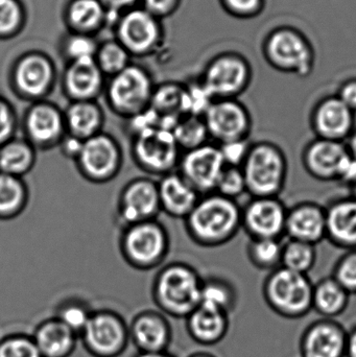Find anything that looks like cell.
Listing matches in <instances>:
<instances>
[{"label":"cell","instance_id":"37","mask_svg":"<svg viewBox=\"0 0 356 357\" xmlns=\"http://www.w3.org/2000/svg\"><path fill=\"white\" fill-rule=\"evenodd\" d=\"M171 132L182 153L194 150L210 142L204 119L196 115H186L182 117Z\"/></svg>","mask_w":356,"mask_h":357},{"label":"cell","instance_id":"3","mask_svg":"<svg viewBox=\"0 0 356 357\" xmlns=\"http://www.w3.org/2000/svg\"><path fill=\"white\" fill-rule=\"evenodd\" d=\"M242 169L250 197H279L288 180V158L278 144L261 140L251 144Z\"/></svg>","mask_w":356,"mask_h":357},{"label":"cell","instance_id":"27","mask_svg":"<svg viewBox=\"0 0 356 357\" xmlns=\"http://www.w3.org/2000/svg\"><path fill=\"white\" fill-rule=\"evenodd\" d=\"M67 134L85 140L102 132L106 116L96 100L70 102L64 110Z\"/></svg>","mask_w":356,"mask_h":357},{"label":"cell","instance_id":"21","mask_svg":"<svg viewBox=\"0 0 356 357\" xmlns=\"http://www.w3.org/2000/svg\"><path fill=\"white\" fill-rule=\"evenodd\" d=\"M286 236L315 245L325 241V207L316 202L304 201L288 208Z\"/></svg>","mask_w":356,"mask_h":357},{"label":"cell","instance_id":"32","mask_svg":"<svg viewBox=\"0 0 356 357\" xmlns=\"http://www.w3.org/2000/svg\"><path fill=\"white\" fill-rule=\"evenodd\" d=\"M38 151L24 137H14L0 146V173L23 178L37 162Z\"/></svg>","mask_w":356,"mask_h":357},{"label":"cell","instance_id":"50","mask_svg":"<svg viewBox=\"0 0 356 357\" xmlns=\"http://www.w3.org/2000/svg\"><path fill=\"white\" fill-rule=\"evenodd\" d=\"M350 110L356 113V79L344 82L336 94Z\"/></svg>","mask_w":356,"mask_h":357},{"label":"cell","instance_id":"15","mask_svg":"<svg viewBox=\"0 0 356 357\" xmlns=\"http://www.w3.org/2000/svg\"><path fill=\"white\" fill-rule=\"evenodd\" d=\"M288 208L279 197H250L242 207V230L254 238L284 239Z\"/></svg>","mask_w":356,"mask_h":357},{"label":"cell","instance_id":"54","mask_svg":"<svg viewBox=\"0 0 356 357\" xmlns=\"http://www.w3.org/2000/svg\"><path fill=\"white\" fill-rule=\"evenodd\" d=\"M345 144H346L349 154L356 159V127L353 130V133H351V135L349 136L348 139L345 142Z\"/></svg>","mask_w":356,"mask_h":357},{"label":"cell","instance_id":"17","mask_svg":"<svg viewBox=\"0 0 356 357\" xmlns=\"http://www.w3.org/2000/svg\"><path fill=\"white\" fill-rule=\"evenodd\" d=\"M309 125L315 137L346 142L356 127V113L336 96L321 98L314 106Z\"/></svg>","mask_w":356,"mask_h":357},{"label":"cell","instance_id":"16","mask_svg":"<svg viewBox=\"0 0 356 357\" xmlns=\"http://www.w3.org/2000/svg\"><path fill=\"white\" fill-rule=\"evenodd\" d=\"M219 146L204 144L182 153L177 172L201 195L215 192L222 172L225 169Z\"/></svg>","mask_w":356,"mask_h":357},{"label":"cell","instance_id":"56","mask_svg":"<svg viewBox=\"0 0 356 357\" xmlns=\"http://www.w3.org/2000/svg\"><path fill=\"white\" fill-rule=\"evenodd\" d=\"M136 357H173L167 354V352H159V354H139Z\"/></svg>","mask_w":356,"mask_h":357},{"label":"cell","instance_id":"8","mask_svg":"<svg viewBox=\"0 0 356 357\" xmlns=\"http://www.w3.org/2000/svg\"><path fill=\"white\" fill-rule=\"evenodd\" d=\"M75 165L88 182L106 184L114 180L123 169V149L114 136L102 131L83 142Z\"/></svg>","mask_w":356,"mask_h":357},{"label":"cell","instance_id":"9","mask_svg":"<svg viewBox=\"0 0 356 357\" xmlns=\"http://www.w3.org/2000/svg\"><path fill=\"white\" fill-rule=\"evenodd\" d=\"M265 54L270 64L282 73L307 77L313 71L315 54L311 43L291 27L276 29L268 37Z\"/></svg>","mask_w":356,"mask_h":357},{"label":"cell","instance_id":"30","mask_svg":"<svg viewBox=\"0 0 356 357\" xmlns=\"http://www.w3.org/2000/svg\"><path fill=\"white\" fill-rule=\"evenodd\" d=\"M119 33L125 45L136 52H144L156 42L158 25L146 10H132L121 20Z\"/></svg>","mask_w":356,"mask_h":357},{"label":"cell","instance_id":"47","mask_svg":"<svg viewBox=\"0 0 356 357\" xmlns=\"http://www.w3.org/2000/svg\"><path fill=\"white\" fill-rule=\"evenodd\" d=\"M69 56L73 61L87 60V59H94V54L96 52V45L93 40L88 37H73L69 41L67 46Z\"/></svg>","mask_w":356,"mask_h":357},{"label":"cell","instance_id":"53","mask_svg":"<svg viewBox=\"0 0 356 357\" xmlns=\"http://www.w3.org/2000/svg\"><path fill=\"white\" fill-rule=\"evenodd\" d=\"M346 357H356V326L347 333Z\"/></svg>","mask_w":356,"mask_h":357},{"label":"cell","instance_id":"39","mask_svg":"<svg viewBox=\"0 0 356 357\" xmlns=\"http://www.w3.org/2000/svg\"><path fill=\"white\" fill-rule=\"evenodd\" d=\"M91 314L86 304L77 300H68L58 308L56 318L79 337Z\"/></svg>","mask_w":356,"mask_h":357},{"label":"cell","instance_id":"11","mask_svg":"<svg viewBox=\"0 0 356 357\" xmlns=\"http://www.w3.org/2000/svg\"><path fill=\"white\" fill-rule=\"evenodd\" d=\"M22 131L37 151L58 148L67 134L64 110L46 100L31 102L23 115Z\"/></svg>","mask_w":356,"mask_h":357},{"label":"cell","instance_id":"35","mask_svg":"<svg viewBox=\"0 0 356 357\" xmlns=\"http://www.w3.org/2000/svg\"><path fill=\"white\" fill-rule=\"evenodd\" d=\"M284 239H250L247 245V256L251 264L261 271H272L281 266Z\"/></svg>","mask_w":356,"mask_h":357},{"label":"cell","instance_id":"6","mask_svg":"<svg viewBox=\"0 0 356 357\" xmlns=\"http://www.w3.org/2000/svg\"><path fill=\"white\" fill-rule=\"evenodd\" d=\"M130 140L132 159L144 173L161 178L177 171L182 151L173 132L163 128H153Z\"/></svg>","mask_w":356,"mask_h":357},{"label":"cell","instance_id":"33","mask_svg":"<svg viewBox=\"0 0 356 357\" xmlns=\"http://www.w3.org/2000/svg\"><path fill=\"white\" fill-rule=\"evenodd\" d=\"M29 201V189L23 178L0 173V218L20 215Z\"/></svg>","mask_w":356,"mask_h":357},{"label":"cell","instance_id":"20","mask_svg":"<svg viewBox=\"0 0 356 357\" xmlns=\"http://www.w3.org/2000/svg\"><path fill=\"white\" fill-rule=\"evenodd\" d=\"M14 87L19 98L35 102L45 100L52 91L54 73L52 64L39 56L23 59L14 73Z\"/></svg>","mask_w":356,"mask_h":357},{"label":"cell","instance_id":"51","mask_svg":"<svg viewBox=\"0 0 356 357\" xmlns=\"http://www.w3.org/2000/svg\"><path fill=\"white\" fill-rule=\"evenodd\" d=\"M338 182L346 185L350 188L356 183V159L353 156H349L342 167L340 176H339Z\"/></svg>","mask_w":356,"mask_h":357},{"label":"cell","instance_id":"41","mask_svg":"<svg viewBox=\"0 0 356 357\" xmlns=\"http://www.w3.org/2000/svg\"><path fill=\"white\" fill-rule=\"evenodd\" d=\"M98 65L102 73L115 75L129 66V54L119 44L110 42L105 44L98 52Z\"/></svg>","mask_w":356,"mask_h":357},{"label":"cell","instance_id":"12","mask_svg":"<svg viewBox=\"0 0 356 357\" xmlns=\"http://www.w3.org/2000/svg\"><path fill=\"white\" fill-rule=\"evenodd\" d=\"M203 119L215 144L249 139L252 132V115L238 98L213 100Z\"/></svg>","mask_w":356,"mask_h":357},{"label":"cell","instance_id":"55","mask_svg":"<svg viewBox=\"0 0 356 357\" xmlns=\"http://www.w3.org/2000/svg\"><path fill=\"white\" fill-rule=\"evenodd\" d=\"M105 1L110 4V6H114V8H121V6L134 3L136 0H105Z\"/></svg>","mask_w":356,"mask_h":357},{"label":"cell","instance_id":"19","mask_svg":"<svg viewBox=\"0 0 356 357\" xmlns=\"http://www.w3.org/2000/svg\"><path fill=\"white\" fill-rule=\"evenodd\" d=\"M347 333L348 331L332 319L315 321L301 337V356L346 357Z\"/></svg>","mask_w":356,"mask_h":357},{"label":"cell","instance_id":"45","mask_svg":"<svg viewBox=\"0 0 356 357\" xmlns=\"http://www.w3.org/2000/svg\"><path fill=\"white\" fill-rule=\"evenodd\" d=\"M18 117L12 105L0 98V146L16 137Z\"/></svg>","mask_w":356,"mask_h":357},{"label":"cell","instance_id":"38","mask_svg":"<svg viewBox=\"0 0 356 357\" xmlns=\"http://www.w3.org/2000/svg\"><path fill=\"white\" fill-rule=\"evenodd\" d=\"M104 8L98 0H75L69 10L71 22L81 29H92L100 24Z\"/></svg>","mask_w":356,"mask_h":357},{"label":"cell","instance_id":"46","mask_svg":"<svg viewBox=\"0 0 356 357\" xmlns=\"http://www.w3.org/2000/svg\"><path fill=\"white\" fill-rule=\"evenodd\" d=\"M223 3L234 16L248 18L261 12L265 0H223Z\"/></svg>","mask_w":356,"mask_h":357},{"label":"cell","instance_id":"49","mask_svg":"<svg viewBox=\"0 0 356 357\" xmlns=\"http://www.w3.org/2000/svg\"><path fill=\"white\" fill-rule=\"evenodd\" d=\"M83 142V140L73 137V136L69 135V134H66L64 138H63L62 142H61V144H59L58 148L60 149L61 154H62L65 158L75 161V159L79 157V153H81Z\"/></svg>","mask_w":356,"mask_h":357},{"label":"cell","instance_id":"57","mask_svg":"<svg viewBox=\"0 0 356 357\" xmlns=\"http://www.w3.org/2000/svg\"><path fill=\"white\" fill-rule=\"evenodd\" d=\"M351 197H355L356 199V183L350 187Z\"/></svg>","mask_w":356,"mask_h":357},{"label":"cell","instance_id":"42","mask_svg":"<svg viewBox=\"0 0 356 357\" xmlns=\"http://www.w3.org/2000/svg\"><path fill=\"white\" fill-rule=\"evenodd\" d=\"M0 357H43L33 337L14 335L0 341Z\"/></svg>","mask_w":356,"mask_h":357},{"label":"cell","instance_id":"18","mask_svg":"<svg viewBox=\"0 0 356 357\" xmlns=\"http://www.w3.org/2000/svg\"><path fill=\"white\" fill-rule=\"evenodd\" d=\"M350 154L345 142L314 138L301 155L305 172L320 182H338L342 167Z\"/></svg>","mask_w":356,"mask_h":357},{"label":"cell","instance_id":"7","mask_svg":"<svg viewBox=\"0 0 356 357\" xmlns=\"http://www.w3.org/2000/svg\"><path fill=\"white\" fill-rule=\"evenodd\" d=\"M154 85L146 70L137 66H127L113 75L106 88V102L117 116L127 119L150 107Z\"/></svg>","mask_w":356,"mask_h":357},{"label":"cell","instance_id":"52","mask_svg":"<svg viewBox=\"0 0 356 357\" xmlns=\"http://www.w3.org/2000/svg\"><path fill=\"white\" fill-rule=\"evenodd\" d=\"M146 6L155 13H165L171 10L175 0H146Z\"/></svg>","mask_w":356,"mask_h":357},{"label":"cell","instance_id":"40","mask_svg":"<svg viewBox=\"0 0 356 357\" xmlns=\"http://www.w3.org/2000/svg\"><path fill=\"white\" fill-rule=\"evenodd\" d=\"M215 192L234 201H238V197H242L244 195H248L242 167L226 165L217 181Z\"/></svg>","mask_w":356,"mask_h":357},{"label":"cell","instance_id":"5","mask_svg":"<svg viewBox=\"0 0 356 357\" xmlns=\"http://www.w3.org/2000/svg\"><path fill=\"white\" fill-rule=\"evenodd\" d=\"M171 239L158 220H146L121 228L119 251L125 261L135 270L159 268L167 259Z\"/></svg>","mask_w":356,"mask_h":357},{"label":"cell","instance_id":"1","mask_svg":"<svg viewBox=\"0 0 356 357\" xmlns=\"http://www.w3.org/2000/svg\"><path fill=\"white\" fill-rule=\"evenodd\" d=\"M186 233L196 245L219 248L227 245L242 230V206L217 192L201 195L184 220Z\"/></svg>","mask_w":356,"mask_h":357},{"label":"cell","instance_id":"43","mask_svg":"<svg viewBox=\"0 0 356 357\" xmlns=\"http://www.w3.org/2000/svg\"><path fill=\"white\" fill-rule=\"evenodd\" d=\"M332 277L350 295H356V250L346 251L338 260Z\"/></svg>","mask_w":356,"mask_h":357},{"label":"cell","instance_id":"25","mask_svg":"<svg viewBox=\"0 0 356 357\" xmlns=\"http://www.w3.org/2000/svg\"><path fill=\"white\" fill-rule=\"evenodd\" d=\"M161 212L185 220L200 199L201 195L177 171L159 178Z\"/></svg>","mask_w":356,"mask_h":357},{"label":"cell","instance_id":"28","mask_svg":"<svg viewBox=\"0 0 356 357\" xmlns=\"http://www.w3.org/2000/svg\"><path fill=\"white\" fill-rule=\"evenodd\" d=\"M187 331L194 342L203 346L217 345L229 331V314L200 305L186 318Z\"/></svg>","mask_w":356,"mask_h":357},{"label":"cell","instance_id":"10","mask_svg":"<svg viewBox=\"0 0 356 357\" xmlns=\"http://www.w3.org/2000/svg\"><path fill=\"white\" fill-rule=\"evenodd\" d=\"M79 337L92 356L117 357L129 343V327L116 312L98 310L92 312Z\"/></svg>","mask_w":356,"mask_h":357},{"label":"cell","instance_id":"36","mask_svg":"<svg viewBox=\"0 0 356 357\" xmlns=\"http://www.w3.org/2000/svg\"><path fill=\"white\" fill-rule=\"evenodd\" d=\"M317 245L288 239L284 241L281 266L299 274L309 275L317 262Z\"/></svg>","mask_w":356,"mask_h":357},{"label":"cell","instance_id":"13","mask_svg":"<svg viewBox=\"0 0 356 357\" xmlns=\"http://www.w3.org/2000/svg\"><path fill=\"white\" fill-rule=\"evenodd\" d=\"M252 79L250 65L238 54H224L209 64L203 75V85L215 100L238 98Z\"/></svg>","mask_w":356,"mask_h":357},{"label":"cell","instance_id":"14","mask_svg":"<svg viewBox=\"0 0 356 357\" xmlns=\"http://www.w3.org/2000/svg\"><path fill=\"white\" fill-rule=\"evenodd\" d=\"M160 212L158 181L150 177L132 178L121 189L117 202L121 228L157 220Z\"/></svg>","mask_w":356,"mask_h":357},{"label":"cell","instance_id":"24","mask_svg":"<svg viewBox=\"0 0 356 357\" xmlns=\"http://www.w3.org/2000/svg\"><path fill=\"white\" fill-rule=\"evenodd\" d=\"M63 87L70 102L96 100L104 91V73L94 59L73 61L65 73Z\"/></svg>","mask_w":356,"mask_h":357},{"label":"cell","instance_id":"22","mask_svg":"<svg viewBox=\"0 0 356 357\" xmlns=\"http://www.w3.org/2000/svg\"><path fill=\"white\" fill-rule=\"evenodd\" d=\"M130 340L140 354L167 352L171 341V329L163 314L156 312L138 314L129 327Z\"/></svg>","mask_w":356,"mask_h":357},{"label":"cell","instance_id":"26","mask_svg":"<svg viewBox=\"0 0 356 357\" xmlns=\"http://www.w3.org/2000/svg\"><path fill=\"white\" fill-rule=\"evenodd\" d=\"M150 108L160 119L161 128L171 131L182 117L189 115L187 88L173 83L155 87Z\"/></svg>","mask_w":356,"mask_h":357},{"label":"cell","instance_id":"44","mask_svg":"<svg viewBox=\"0 0 356 357\" xmlns=\"http://www.w3.org/2000/svg\"><path fill=\"white\" fill-rule=\"evenodd\" d=\"M252 142L249 139L233 140L217 144L224 162L228 167H242L248 156Z\"/></svg>","mask_w":356,"mask_h":357},{"label":"cell","instance_id":"4","mask_svg":"<svg viewBox=\"0 0 356 357\" xmlns=\"http://www.w3.org/2000/svg\"><path fill=\"white\" fill-rule=\"evenodd\" d=\"M314 283L309 275L299 274L288 268L272 271L263 284V296L267 305L288 320L304 318L313 310Z\"/></svg>","mask_w":356,"mask_h":357},{"label":"cell","instance_id":"48","mask_svg":"<svg viewBox=\"0 0 356 357\" xmlns=\"http://www.w3.org/2000/svg\"><path fill=\"white\" fill-rule=\"evenodd\" d=\"M20 21V8L15 0H0V33L12 31Z\"/></svg>","mask_w":356,"mask_h":357},{"label":"cell","instance_id":"2","mask_svg":"<svg viewBox=\"0 0 356 357\" xmlns=\"http://www.w3.org/2000/svg\"><path fill=\"white\" fill-rule=\"evenodd\" d=\"M203 278L185 262L161 268L153 281L152 294L159 310L173 318H187L200 306Z\"/></svg>","mask_w":356,"mask_h":357},{"label":"cell","instance_id":"34","mask_svg":"<svg viewBox=\"0 0 356 357\" xmlns=\"http://www.w3.org/2000/svg\"><path fill=\"white\" fill-rule=\"evenodd\" d=\"M200 305L230 314L238 305V291L231 282L219 277L203 279Z\"/></svg>","mask_w":356,"mask_h":357},{"label":"cell","instance_id":"23","mask_svg":"<svg viewBox=\"0 0 356 357\" xmlns=\"http://www.w3.org/2000/svg\"><path fill=\"white\" fill-rule=\"evenodd\" d=\"M326 239L334 247L356 250V199L345 197L326 206Z\"/></svg>","mask_w":356,"mask_h":357},{"label":"cell","instance_id":"29","mask_svg":"<svg viewBox=\"0 0 356 357\" xmlns=\"http://www.w3.org/2000/svg\"><path fill=\"white\" fill-rule=\"evenodd\" d=\"M36 346L43 357H69L77 347V337L56 318L44 321L33 335Z\"/></svg>","mask_w":356,"mask_h":357},{"label":"cell","instance_id":"31","mask_svg":"<svg viewBox=\"0 0 356 357\" xmlns=\"http://www.w3.org/2000/svg\"><path fill=\"white\" fill-rule=\"evenodd\" d=\"M350 296L334 277L322 278L314 284L313 310L323 319L334 320L348 307Z\"/></svg>","mask_w":356,"mask_h":357},{"label":"cell","instance_id":"58","mask_svg":"<svg viewBox=\"0 0 356 357\" xmlns=\"http://www.w3.org/2000/svg\"><path fill=\"white\" fill-rule=\"evenodd\" d=\"M189 357H215V356H211V354H194V356H192Z\"/></svg>","mask_w":356,"mask_h":357}]
</instances>
